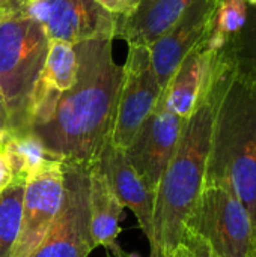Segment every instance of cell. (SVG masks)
I'll return each instance as SVG.
<instances>
[{
  "instance_id": "24",
  "label": "cell",
  "mask_w": 256,
  "mask_h": 257,
  "mask_svg": "<svg viewBox=\"0 0 256 257\" xmlns=\"http://www.w3.org/2000/svg\"><path fill=\"white\" fill-rule=\"evenodd\" d=\"M9 133V119H8V111H6V105L0 92V140L6 137V134Z\"/></svg>"
},
{
  "instance_id": "8",
  "label": "cell",
  "mask_w": 256,
  "mask_h": 257,
  "mask_svg": "<svg viewBox=\"0 0 256 257\" xmlns=\"http://www.w3.org/2000/svg\"><path fill=\"white\" fill-rule=\"evenodd\" d=\"M24 11L42 26L48 41L75 45L97 38L113 39L116 35L118 15L95 0H38L24 3Z\"/></svg>"
},
{
  "instance_id": "23",
  "label": "cell",
  "mask_w": 256,
  "mask_h": 257,
  "mask_svg": "<svg viewBox=\"0 0 256 257\" xmlns=\"http://www.w3.org/2000/svg\"><path fill=\"white\" fill-rule=\"evenodd\" d=\"M3 142H5V139L0 140V193H3L14 181L12 170H11L9 161L6 158V154L3 149Z\"/></svg>"
},
{
  "instance_id": "31",
  "label": "cell",
  "mask_w": 256,
  "mask_h": 257,
  "mask_svg": "<svg viewBox=\"0 0 256 257\" xmlns=\"http://www.w3.org/2000/svg\"><path fill=\"white\" fill-rule=\"evenodd\" d=\"M253 8H255V9H256V5H255V6H253Z\"/></svg>"
},
{
  "instance_id": "22",
  "label": "cell",
  "mask_w": 256,
  "mask_h": 257,
  "mask_svg": "<svg viewBox=\"0 0 256 257\" xmlns=\"http://www.w3.org/2000/svg\"><path fill=\"white\" fill-rule=\"evenodd\" d=\"M95 2L113 15H127L139 3V0H95Z\"/></svg>"
},
{
  "instance_id": "11",
  "label": "cell",
  "mask_w": 256,
  "mask_h": 257,
  "mask_svg": "<svg viewBox=\"0 0 256 257\" xmlns=\"http://www.w3.org/2000/svg\"><path fill=\"white\" fill-rule=\"evenodd\" d=\"M219 2L195 0L177 23L149 47L152 69L161 90L166 89L183 59L208 36Z\"/></svg>"
},
{
  "instance_id": "3",
  "label": "cell",
  "mask_w": 256,
  "mask_h": 257,
  "mask_svg": "<svg viewBox=\"0 0 256 257\" xmlns=\"http://www.w3.org/2000/svg\"><path fill=\"white\" fill-rule=\"evenodd\" d=\"M213 110L211 66L208 81L201 93L196 108L184 120L175 154L157 187L151 257H167L183 242L186 221L192 214L205 182Z\"/></svg>"
},
{
  "instance_id": "16",
  "label": "cell",
  "mask_w": 256,
  "mask_h": 257,
  "mask_svg": "<svg viewBox=\"0 0 256 257\" xmlns=\"http://www.w3.org/2000/svg\"><path fill=\"white\" fill-rule=\"evenodd\" d=\"M124 211L122 203L115 196L104 172L98 163L89 166V215L91 233L95 247H103L107 253L116 250L119 235V218Z\"/></svg>"
},
{
  "instance_id": "17",
  "label": "cell",
  "mask_w": 256,
  "mask_h": 257,
  "mask_svg": "<svg viewBox=\"0 0 256 257\" xmlns=\"http://www.w3.org/2000/svg\"><path fill=\"white\" fill-rule=\"evenodd\" d=\"M3 149L12 170V182L26 185L32 178L63 166V158L51 152L32 131L8 133Z\"/></svg>"
},
{
  "instance_id": "27",
  "label": "cell",
  "mask_w": 256,
  "mask_h": 257,
  "mask_svg": "<svg viewBox=\"0 0 256 257\" xmlns=\"http://www.w3.org/2000/svg\"><path fill=\"white\" fill-rule=\"evenodd\" d=\"M247 3H249L250 6H255V5H256V0H247Z\"/></svg>"
},
{
  "instance_id": "30",
  "label": "cell",
  "mask_w": 256,
  "mask_h": 257,
  "mask_svg": "<svg viewBox=\"0 0 256 257\" xmlns=\"http://www.w3.org/2000/svg\"><path fill=\"white\" fill-rule=\"evenodd\" d=\"M255 251H256V239H255Z\"/></svg>"
},
{
  "instance_id": "18",
  "label": "cell",
  "mask_w": 256,
  "mask_h": 257,
  "mask_svg": "<svg viewBox=\"0 0 256 257\" xmlns=\"http://www.w3.org/2000/svg\"><path fill=\"white\" fill-rule=\"evenodd\" d=\"M247 0H220L214 11L211 29L204 41V45L213 51L222 50L243 30L247 21Z\"/></svg>"
},
{
  "instance_id": "1",
  "label": "cell",
  "mask_w": 256,
  "mask_h": 257,
  "mask_svg": "<svg viewBox=\"0 0 256 257\" xmlns=\"http://www.w3.org/2000/svg\"><path fill=\"white\" fill-rule=\"evenodd\" d=\"M112 41L97 38L74 45V86L59 98L50 117L30 130L63 161L94 164L110 142L124 72L113 60Z\"/></svg>"
},
{
  "instance_id": "19",
  "label": "cell",
  "mask_w": 256,
  "mask_h": 257,
  "mask_svg": "<svg viewBox=\"0 0 256 257\" xmlns=\"http://www.w3.org/2000/svg\"><path fill=\"white\" fill-rule=\"evenodd\" d=\"M24 184L12 182L0 193V257H12L21 227Z\"/></svg>"
},
{
  "instance_id": "15",
  "label": "cell",
  "mask_w": 256,
  "mask_h": 257,
  "mask_svg": "<svg viewBox=\"0 0 256 257\" xmlns=\"http://www.w3.org/2000/svg\"><path fill=\"white\" fill-rule=\"evenodd\" d=\"M216 53L217 51L208 50L204 42L195 47L183 59L161 93L164 105L184 120L196 108L201 93L208 81Z\"/></svg>"
},
{
  "instance_id": "5",
  "label": "cell",
  "mask_w": 256,
  "mask_h": 257,
  "mask_svg": "<svg viewBox=\"0 0 256 257\" xmlns=\"http://www.w3.org/2000/svg\"><path fill=\"white\" fill-rule=\"evenodd\" d=\"M202 238L219 257H252L256 232L241 200L229 190L207 185L189 215L184 233Z\"/></svg>"
},
{
  "instance_id": "12",
  "label": "cell",
  "mask_w": 256,
  "mask_h": 257,
  "mask_svg": "<svg viewBox=\"0 0 256 257\" xmlns=\"http://www.w3.org/2000/svg\"><path fill=\"white\" fill-rule=\"evenodd\" d=\"M97 163L104 172L118 200L136 215L142 232L149 241V247H152L155 191L149 188L131 167L124 149L113 146L110 142L104 146Z\"/></svg>"
},
{
  "instance_id": "14",
  "label": "cell",
  "mask_w": 256,
  "mask_h": 257,
  "mask_svg": "<svg viewBox=\"0 0 256 257\" xmlns=\"http://www.w3.org/2000/svg\"><path fill=\"white\" fill-rule=\"evenodd\" d=\"M195 0H139L127 15H118L115 38L128 45L149 48L184 14Z\"/></svg>"
},
{
  "instance_id": "13",
  "label": "cell",
  "mask_w": 256,
  "mask_h": 257,
  "mask_svg": "<svg viewBox=\"0 0 256 257\" xmlns=\"http://www.w3.org/2000/svg\"><path fill=\"white\" fill-rule=\"evenodd\" d=\"M77 71L78 60L74 45L57 39L48 41L47 57L29 104V131L50 117L59 98L74 86Z\"/></svg>"
},
{
  "instance_id": "28",
  "label": "cell",
  "mask_w": 256,
  "mask_h": 257,
  "mask_svg": "<svg viewBox=\"0 0 256 257\" xmlns=\"http://www.w3.org/2000/svg\"><path fill=\"white\" fill-rule=\"evenodd\" d=\"M24 3H32V2H38V0H23Z\"/></svg>"
},
{
  "instance_id": "21",
  "label": "cell",
  "mask_w": 256,
  "mask_h": 257,
  "mask_svg": "<svg viewBox=\"0 0 256 257\" xmlns=\"http://www.w3.org/2000/svg\"><path fill=\"white\" fill-rule=\"evenodd\" d=\"M181 244H186L190 248V251L193 253V257H219L216 254V251L202 238H199L193 233L186 232Z\"/></svg>"
},
{
  "instance_id": "4",
  "label": "cell",
  "mask_w": 256,
  "mask_h": 257,
  "mask_svg": "<svg viewBox=\"0 0 256 257\" xmlns=\"http://www.w3.org/2000/svg\"><path fill=\"white\" fill-rule=\"evenodd\" d=\"M47 51L48 38L23 0L0 6V92L9 133L29 131V104Z\"/></svg>"
},
{
  "instance_id": "9",
  "label": "cell",
  "mask_w": 256,
  "mask_h": 257,
  "mask_svg": "<svg viewBox=\"0 0 256 257\" xmlns=\"http://www.w3.org/2000/svg\"><path fill=\"white\" fill-rule=\"evenodd\" d=\"M184 119L172 113L160 101L154 111L124 149L125 157L145 184L157 193L160 179L175 154Z\"/></svg>"
},
{
  "instance_id": "25",
  "label": "cell",
  "mask_w": 256,
  "mask_h": 257,
  "mask_svg": "<svg viewBox=\"0 0 256 257\" xmlns=\"http://www.w3.org/2000/svg\"><path fill=\"white\" fill-rule=\"evenodd\" d=\"M167 257H193V253L186 244H180Z\"/></svg>"
},
{
  "instance_id": "7",
  "label": "cell",
  "mask_w": 256,
  "mask_h": 257,
  "mask_svg": "<svg viewBox=\"0 0 256 257\" xmlns=\"http://www.w3.org/2000/svg\"><path fill=\"white\" fill-rule=\"evenodd\" d=\"M122 71L110 143L119 149H127L139 128L157 107L163 90L157 81L149 48L146 47L128 45V56Z\"/></svg>"
},
{
  "instance_id": "29",
  "label": "cell",
  "mask_w": 256,
  "mask_h": 257,
  "mask_svg": "<svg viewBox=\"0 0 256 257\" xmlns=\"http://www.w3.org/2000/svg\"><path fill=\"white\" fill-rule=\"evenodd\" d=\"M252 257H256V251H255V253H253V256H252Z\"/></svg>"
},
{
  "instance_id": "2",
  "label": "cell",
  "mask_w": 256,
  "mask_h": 257,
  "mask_svg": "<svg viewBox=\"0 0 256 257\" xmlns=\"http://www.w3.org/2000/svg\"><path fill=\"white\" fill-rule=\"evenodd\" d=\"M213 128L205 182L234 193L256 232V80L235 60L229 42L213 65Z\"/></svg>"
},
{
  "instance_id": "26",
  "label": "cell",
  "mask_w": 256,
  "mask_h": 257,
  "mask_svg": "<svg viewBox=\"0 0 256 257\" xmlns=\"http://www.w3.org/2000/svg\"><path fill=\"white\" fill-rule=\"evenodd\" d=\"M107 254H109V257H142L139 253H125L121 247H118L116 250H113Z\"/></svg>"
},
{
  "instance_id": "20",
  "label": "cell",
  "mask_w": 256,
  "mask_h": 257,
  "mask_svg": "<svg viewBox=\"0 0 256 257\" xmlns=\"http://www.w3.org/2000/svg\"><path fill=\"white\" fill-rule=\"evenodd\" d=\"M229 47L238 65L256 80V9L253 6L249 5L246 26L229 41Z\"/></svg>"
},
{
  "instance_id": "10",
  "label": "cell",
  "mask_w": 256,
  "mask_h": 257,
  "mask_svg": "<svg viewBox=\"0 0 256 257\" xmlns=\"http://www.w3.org/2000/svg\"><path fill=\"white\" fill-rule=\"evenodd\" d=\"M63 190V166L41 173L26 182L21 227L12 257H29L39 247L60 211Z\"/></svg>"
},
{
  "instance_id": "6",
  "label": "cell",
  "mask_w": 256,
  "mask_h": 257,
  "mask_svg": "<svg viewBox=\"0 0 256 257\" xmlns=\"http://www.w3.org/2000/svg\"><path fill=\"white\" fill-rule=\"evenodd\" d=\"M89 166L63 161L60 211L44 241L29 257H88L95 248L89 215Z\"/></svg>"
}]
</instances>
